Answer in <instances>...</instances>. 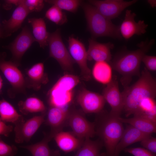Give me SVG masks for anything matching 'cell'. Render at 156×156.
<instances>
[{
  "label": "cell",
  "instance_id": "cell-31",
  "mask_svg": "<svg viewBox=\"0 0 156 156\" xmlns=\"http://www.w3.org/2000/svg\"><path fill=\"white\" fill-rule=\"evenodd\" d=\"M45 1L55 5L61 10H64L73 13L75 12L81 1L79 0H48Z\"/></svg>",
  "mask_w": 156,
  "mask_h": 156
},
{
  "label": "cell",
  "instance_id": "cell-6",
  "mask_svg": "<svg viewBox=\"0 0 156 156\" xmlns=\"http://www.w3.org/2000/svg\"><path fill=\"white\" fill-rule=\"evenodd\" d=\"M48 45L50 56L55 59L64 70H73L75 62L62 41L59 29L50 33Z\"/></svg>",
  "mask_w": 156,
  "mask_h": 156
},
{
  "label": "cell",
  "instance_id": "cell-11",
  "mask_svg": "<svg viewBox=\"0 0 156 156\" xmlns=\"http://www.w3.org/2000/svg\"><path fill=\"white\" fill-rule=\"evenodd\" d=\"M102 95L111 107L110 114L115 117H120L123 111L124 101L122 92L119 90L118 82L116 77L112 78L111 82L106 85Z\"/></svg>",
  "mask_w": 156,
  "mask_h": 156
},
{
  "label": "cell",
  "instance_id": "cell-24",
  "mask_svg": "<svg viewBox=\"0 0 156 156\" xmlns=\"http://www.w3.org/2000/svg\"><path fill=\"white\" fill-rule=\"evenodd\" d=\"M0 120L14 124L15 126L25 122L23 116L19 114L9 102L3 99L0 100Z\"/></svg>",
  "mask_w": 156,
  "mask_h": 156
},
{
  "label": "cell",
  "instance_id": "cell-1",
  "mask_svg": "<svg viewBox=\"0 0 156 156\" xmlns=\"http://www.w3.org/2000/svg\"><path fill=\"white\" fill-rule=\"evenodd\" d=\"M154 39H147L137 44L139 48L132 51H126L118 54L111 62L112 68L122 76L121 82L124 88L129 86L132 77L140 76V68L143 56L155 43Z\"/></svg>",
  "mask_w": 156,
  "mask_h": 156
},
{
  "label": "cell",
  "instance_id": "cell-35",
  "mask_svg": "<svg viewBox=\"0 0 156 156\" xmlns=\"http://www.w3.org/2000/svg\"><path fill=\"white\" fill-rule=\"evenodd\" d=\"M141 145L144 148L153 153H156V138L151 135L148 136L140 141Z\"/></svg>",
  "mask_w": 156,
  "mask_h": 156
},
{
  "label": "cell",
  "instance_id": "cell-15",
  "mask_svg": "<svg viewBox=\"0 0 156 156\" xmlns=\"http://www.w3.org/2000/svg\"><path fill=\"white\" fill-rule=\"evenodd\" d=\"M136 16V14L131 10H127L124 19L119 26L121 35L126 40L134 35H141L146 32L148 25L146 24L143 20H140L136 22L135 20Z\"/></svg>",
  "mask_w": 156,
  "mask_h": 156
},
{
  "label": "cell",
  "instance_id": "cell-27",
  "mask_svg": "<svg viewBox=\"0 0 156 156\" xmlns=\"http://www.w3.org/2000/svg\"><path fill=\"white\" fill-rule=\"evenodd\" d=\"M18 105L20 112L25 115L39 112L44 113L47 110L43 102L34 97H29L24 101H20Z\"/></svg>",
  "mask_w": 156,
  "mask_h": 156
},
{
  "label": "cell",
  "instance_id": "cell-34",
  "mask_svg": "<svg viewBox=\"0 0 156 156\" xmlns=\"http://www.w3.org/2000/svg\"><path fill=\"white\" fill-rule=\"evenodd\" d=\"M124 150L134 156H156L155 154L141 147L126 148Z\"/></svg>",
  "mask_w": 156,
  "mask_h": 156
},
{
  "label": "cell",
  "instance_id": "cell-18",
  "mask_svg": "<svg viewBox=\"0 0 156 156\" xmlns=\"http://www.w3.org/2000/svg\"><path fill=\"white\" fill-rule=\"evenodd\" d=\"M151 134L143 133L130 125L127 126L115 150L114 156H119L120 153L129 146L140 142Z\"/></svg>",
  "mask_w": 156,
  "mask_h": 156
},
{
  "label": "cell",
  "instance_id": "cell-13",
  "mask_svg": "<svg viewBox=\"0 0 156 156\" xmlns=\"http://www.w3.org/2000/svg\"><path fill=\"white\" fill-rule=\"evenodd\" d=\"M77 100L83 111L87 113L101 112L106 101L102 95L84 88L79 92Z\"/></svg>",
  "mask_w": 156,
  "mask_h": 156
},
{
  "label": "cell",
  "instance_id": "cell-40",
  "mask_svg": "<svg viewBox=\"0 0 156 156\" xmlns=\"http://www.w3.org/2000/svg\"><path fill=\"white\" fill-rule=\"evenodd\" d=\"M1 36V31H0V37Z\"/></svg>",
  "mask_w": 156,
  "mask_h": 156
},
{
  "label": "cell",
  "instance_id": "cell-4",
  "mask_svg": "<svg viewBox=\"0 0 156 156\" xmlns=\"http://www.w3.org/2000/svg\"><path fill=\"white\" fill-rule=\"evenodd\" d=\"M88 28L94 38L108 37L120 39L119 26L103 16L94 6L85 3L82 5Z\"/></svg>",
  "mask_w": 156,
  "mask_h": 156
},
{
  "label": "cell",
  "instance_id": "cell-21",
  "mask_svg": "<svg viewBox=\"0 0 156 156\" xmlns=\"http://www.w3.org/2000/svg\"><path fill=\"white\" fill-rule=\"evenodd\" d=\"M29 13V12L23 5H19L17 6L10 18L3 22L7 36L10 35L21 27Z\"/></svg>",
  "mask_w": 156,
  "mask_h": 156
},
{
  "label": "cell",
  "instance_id": "cell-32",
  "mask_svg": "<svg viewBox=\"0 0 156 156\" xmlns=\"http://www.w3.org/2000/svg\"><path fill=\"white\" fill-rule=\"evenodd\" d=\"M45 15L49 20L59 25L64 24L67 20L65 13L61 10L54 5L47 11Z\"/></svg>",
  "mask_w": 156,
  "mask_h": 156
},
{
  "label": "cell",
  "instance_id": "cell-23",
  "mask_svg": "<svg viewBox=\"0 0 156 156\" xmlns=\"http://www.w3.org/2000/svg\"><path fill=\"white\" fill-rule=\"evenodd\" d=\"M155 98L147 97L144 99L139 104L134 116L143 118L156 124Z\"/></svg>",
  "mask_w": 156,
  "mask_h": 156
},
{
  "label": "cell",
  "instance_id": "cell-14",
  "mask_svg": "<svg viewBox=\"0 0 156 156\" xmlns=\"http://www.w3.org/2000/svg\"><path fill=\"white\" fill-rule=\"evenodd\" d=\"M35 41L29 29L24 27L20 33L8 48L12 55V62L17 66L26 51Z\"/></svg>",
  "mask_w": 156,
  "mask_h": 156
},
{
  "label": "cell",
  "instance_id": "cell-38",
  "mask_svg": "<svg viewBox=\"0 0 156 156\" xmlns=\"http://www.w3.org/2000/svg\"><path fill=\"white\" fill-rule=\"evenodd\" d=\"M3 83V80L0 76V94H1L2 92V87Z\"/></svg>",
  "mask_w": 156,
  "mask_h": 156
},
{
  "label": "cell",
  "instance_id": "cell-5",
  "mask_svg": "<svg viewBox=\"0 0 156 156\" xmlns=\"http://www.w3.org/2000/svg\"><path fill=\"white\" fill-rule=\"evenodd\" d=\"M79 77L66 74L60 78L48 93L50 106L66 109L73 98V89L79 83Z\"/></svg>",
  "mask_w": 156,
  "mask_h": 156
},
{
  "label": "cell",
  "instance_id": "cell-36",
  "mask_svg": "<svg viewBox=\"0 0 156 156\" xmlns=\"http://www.w3.org/2000/svg\"><path fill=\"white\" fill-rule=\"evenodd\" d=\"M142 62L144 64L145 68L148 70L155 71L156 70V57L145 55L143 57Z\"/></svg>",
  "mask_w": 156,
  "mask_h": 156
},
{
  "label": "cell",
  "instance_id": "cell-39",
  "mask_svg": "<svg viewBox=\"0 0 156 156\" xmlns=\"http://www.w3.org/2000/svg\"><path fill=\"white\" fill-rule=\"evenodd\" d=\"M99 156H107L105 153H103L100 154Z\"/></svg>",
  "mask_w": 156,
  "mask_h": 156
},
{
  "label": "cell",
  "instance_id": "cell-29",
  "mask_svg": "<svg viewBox=\"0 0 156 156\" xmlns=\"http://www.w3.org/2000/svg\"><path fill=\"white\" fill-rule=\"evenodd\" d=\"M103 145L100 140H92L90 138H86L75 156H99Z\"/></svg>",
  "mask_w": 156,
  "mask_h": 156
},
{
  "label": "cell",
  "instance_id": "cell-30",
  "mask_svg": "<svg viewBox=\"0 0 156 156\" xmlns=\"http://www.w3.org/2000/svg\"><path fill=\"white\" fill-rule=\"evenodd\" d=\"M5 3L12 4L16 6L19 5H23L29 12H39L44 6V1L42 0H8Z\"/></svg>",
  "mask_w": 156,
  "mask_h": 156
},
{
  "label": "cell",
  "instance_id": "cell-33",
  "mask_svg": "<svg viewBox=\"0 0 156 156\" xmlns=\"http://www.w3.org/2000/svg\"><path fill=\"white\" fill-rule=\"evenodd\" d=\"M17 151L18 148L15 146L6 144L0 136V156H14Z\"/></svg>",
  "mask_w": 156,
  "mask_h": 156
},
{
  "label": "cell",
  "instance_id": "cell-20",
  "mask_svg": "<svg viewBox=\"0 0 156 156\" xmlns=\"http://www.w3.org/2000/svg\"><path fill=\"white\" fill-rule=\"evenodd\" d=\"M53 138L59 148L66 153L78 150L84 141L73 134L62 131L56 134Z\"/></svg>",
  "mask_w": 156,
  "mask_h": 156
},
{
  "label": "cell",
  "instance_id": "cell-17",
  "mask_svg": "<svg viewBox=\"0 0 156 156\" xmlns=\"http://www.w3.org/2000/svg\"><path fill=\"white\" fill-rule=\"evenodd\" d=\"M89 47L87 51L88 60L110 62L112 59L111 50L114 46L111 42L101 43L93 38L88 40Z\"/></svg>",
  "mask_w": 156,
  "mask_h": 156
},
{
  "label": "cell",
  "instance_id": "cell-10",
  "mask_svg": "<svg viewBox=\"0 0 156 156\" xmlns=\"http://www.w3.org/2000/svg\"><path fill=\"white\" fill-rule=\"evenodd\" d=\"M90 4L95 7L103 16L111 20L118 16L126 8L134 4L136 0H90Z\"/></svg>",
  "mask_w": 156,
  "mask_h": 156
},
{
  "label": "cell",
  "instance_id": "cell-22",
  "mask_svg": "<svg viewBox=\"0 0 156 156\" xmlns=\"http://www.w3.org/2000/svg\"><path fill=\"white\" fill-rule=\"evenodd\" d=\"M53 138L49 133H45L41 141L34 144L20 147L28 150L32 156H60L59 151L51 149L49 146L48 143Z\"/></svg>",
  "mask_w": 156,
  "mask_h": 156
},
{
  "label": "cell",
  "instance_id": "cell-9",
  "mask_svg": "<svg viewBox=\"0 0 156 156\" xmlns=\"http://www.w3.org/2000/svg\"><path fill=\"white\" fill-rule=\"evenodd\" d=\"M68 122L73 134L79 138H90L96 134L95 123L89 121L77 111L70 112Z\"/></svg>",
  "mask_w": 156,
  "mask_h": 156
},
{
  "label": "cell",
  "instance_id": "cell-28",
  "mask_svg": "<svg viewBox=\"0 0 156 156\" xmlns=\"http://www.w3.org/2000/svg\"><path fill=\"white\" fill-rule=\"evenodd\" d=\"M122 123L128 124L140 131L148 134H151L156 131V124L143 118L134 116L130 118L118 117Z\"/></svg>",
  "mask_w": 156,
  "mask_h": 156
},
{
  "label": "cell",
  "instance_id": "cell-2",
  "mask_svg": "<svg viewBox=\"0 0 156 156\" xmlns=\"http://www.w3.org/2000/svg\"><path fill=\"white\" fill-rule=\"evenodd\" d=\"M124 101L123 110L128 117L135 112L139 104L147 97H155L156 81L145 67L138 80L124 88L122 92Z\"/></svg>",
  "mask_w": 156,
  "mask_h": 156
},
{
  "label": "cell",
  "instance_id": "cell-25",
  "mask_svg": "<svg viewBox=\"0 0 156 156\" xmlns=\"http://www.w3.org/2000/svg\"><path fill=\"white\" fill-rule=\"evenodd\" d=\"M31 25L33 36L35 41L39 43L41 47L44 48L48 45L50 33L47 30L46 25L42 18H32L28 19Z\"/></svg>",
  "mask_w": 156,
  "mask_h": 156
},
{
  "label": "cell",
  "instance_id": "cell-7",
  "mask_svg": "<svg viewBox=\"0 0 156 156\" xmlns=\"http://www.w3.org/2000/svg\"><path fill=\"white\" fill-rule=\"evenodd\" d=\"M5 53L0 54V70L12 86L8 93L11 98L12 94L25 92V79L18 66L11 61L5 60Z\"/></svg>",
  "mask_w": 156,
  "mask_h": 156
},
{
  "label": "cell",
  "instance_id": "cell-16",
  "mask_svg": "<svg viewBox=\"0 0 156 156\" xmlns=\"http://www.w3.org/2000/svg\"><path fill=\"white\" fill-rule=\"evenodd\" d=\"M70 112L67 109L50 106L44 122L51 127L49 133L53 138L55 135L62 130L68 122Z\"/></svg>",
  "mask_w": 156,
  "mask_h": 156
},
{
  "label": "cell",
  "instance_id": "cell-26",
  "mask_svg": "<svg viewBox=\"0 0 156 156\" xmlns=\"http://www.w3.org/2000/svg\"><path fill=\"white\" fill-rule=\"evenodd\" d=\"M92 75L98 82L107 85L112 79V68L106 61L96 62L93 67Z\"/></svg>",
  "mask_w": 156,
  "mask_h": 156
},
{
  "label": "cell",
  "instance_id": "cell-19",
  "mask_svg": "<svg viewBox=\"0 0 156 156\" xmlns=\"http://www.w3.org/2000/svg\"><path fill=\"white\" fill-rule=\"evenodd\" d=\"M26 75L25 78L26 87L35 90H40L42 84L47 83L49 81L42 63H38L32 66L27 71Z\"/></svg>",
  "mask_w": 156,
  "mask_h": 156
},
{
  "label": "cell",
  "instance_id": "cell-8",
  "mask_svg": "<svg viewBox=\"0 0 156 156\" xmlns=\"http://www.w3.org/2000/svg\"><path fill=\"white\" fill-rule=\"evenodd\" d=\"M68 41L69 53L79 66L83 78L86 81L90 80L92 74L87 65V51L84 44L73 36L69 37Z\"/></svg>",
  "mask_w": 156,
  "mask_h": 156
},
{
  "label": "cell",
  "instance_id": "cell-3",
  "mask_svg": "<svg viewBox=\"0 0 156 156\" xmlns=\"http://www.w3.org/2000/svg\"><path fill=\"white\" fill-rule=\"evenodd\" d=\"M95 123L96 134L105 146L107 156H114L116 147L120 139L124 129L118 117L107 112H99Z\"/></svg>",
  "mask_w": 156,
  "mask_h": 156
},
{
  "label": "cell",
  "instance_id": "cell-37",
  "mask_svg": "<svg viewBox=\"0 0 156 156\" xmlns=\"http://www.w3.org/2000/svg\"><path fill=\"white\" fill-rule=\"evenodd\" d=\"M13 129L12 125H7L5 122L0 120V135L8 137Z\"/></svg>",
  "mask_w": 156,
  "mask_h": 156
},
{
  "label": "cell",
  "instance_id": "cell-12",
  "mask_svg": "<svg viewBox=\"0 0 156 156\" xmlns=\"http://www.w3.org/2000/svg\"><path fill=\"white\" fill-rule=\"evenodd\" d=\"M45 113L36 116L25 121L20 125L15 126V142L18 144L29 142L41 125L45 121Z\"/></svg>",
  "mask_w": 156,
  "mask_h": 156
}]
</instances>
